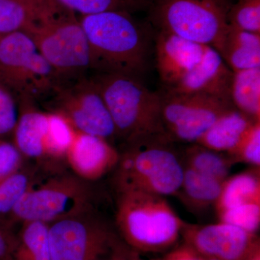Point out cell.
Segmentation results:
<instances>
[{"label":"cell","instance_id":"277c9868","mask_svg":"<svg viewBox=\"0 0 260 260\" xmlns=\"http://www.w3.org/2000/svg\"><path fill=\"white\" fill-rule=\"evenodd\" d=\"M92 79L107 104L117 138L126 145L165 135L158 92L149 90L140 78L128 75L99 73Z\"/></svg>","mask_w":260,"mask_h":260},{"label":"cell","instance_id":"1f68e13d","mask_svg":"<svg viewBox=\"0 0 260 260\" xmlns=\"http://www.w3.org/2000/svg\"><path fill=\"white\" fill-rule=\"evenodd\" d=\"M23 156L13 143L0 138V179L21 169Z\"/></svg>","mask_w":260,"mask_h":260},{"label":"cell","instance_id":"d6a6232c","mask_svg":"<svg viewBox=\"0 0 260 260\" xmlns=\"http://www.w3.org/2000/svg\"><path fill=\"white\" fill-rule=\"evenodd\" d=\"M149 259L144 257L141 253L130 247L118 237L117 239L104 255L96 260H158Z\"/></svg>","mask_w":260,"mask_h":260},{"label":"cell","instance_id":"f546056e","mask_svg":"<svg viewBox=\"0 0 260 260\" xmlns=\"http://www.w3.org/2000/svg\"><path fill=\"white\" fill-rule=\"evenodd\" d=\"M235 162L260 168V121H255L230 154Z\"/></svg>","mask_w":260,"mask_h":260},{"label":"cell","instance_id":"3957f363","mask_svg":"<svg viewBox=\"0 0 260 260\" xmlns=\"http://www.w3.org/2000/svg\"><path fill=\"white\" fill-rule=\"evenodd\" d=\"M175 144L165 135H156L126 145L114 169L116 192L137 191L165 198L176 196L184 165Z\"/></svg>","mask_w":260,"mask_h":260},{"label":"cell","instance_id":"d6986e66","mask_svg":"<svg viewBox=\"0 0 260 260\" xmlns=\"http://www.w3.org/2000/svg\"><path fill=\"white\" fill-rule=\"evenodd\" d=\"M260 203V168L251 167L223 181L221 191L215 204L216 213L249 204Z\"/></svg>","mask_w":260,"mask_h":260},{"label":"cell","instance_id":"f1b7e54d","mask_svg":"<svg viewBox=\"0 0 260 260\" xmlns=\"http://www.w3.org/2000/svg\"><path fill=\"white\" fill-rule=\"evenodd\" d=\"M219 221L256 234L260 225V203H249L216 213Z\"/></svg>","mask_w":260,"mask_h":260},{"label":"cell","instance_id":"6da1fadb","mask_svg":"<svg viewBox=\"0 0 260 260\" xmlns=\"http://www.w3.org/2000/svg\"><path fill=\"white\" fill-rule=\"evenodd\" d=\"M79 19L88 42L90 69L138 78L147 71L154 35L132 13L109 11Z\"/></svg>","mask_w":260,"mask_h":260},{"label":"cell","instance_id":"4fadbf2b","mask_svg":"<svg viewBox=\"0 0 260 260\" xmlns=\"http://www.w3.org/2000/svg\"><path fill=\"white\" fill-rule=\"evenodd\" d=\"M154 42L157 70L164 89L171 88L198 64L209 47L162 30H157Z\"/></svg>","mask_w":260,"mask_h":260},{"label":"cell","instance_id":"e0dca14e","mask_svg":"<svg viewBox=\"0 0 260 260\" xmlns=\"http://www.w3.org/2000/svg\"><path fill=\"white\" fill-rule=\"evenodd\" d=\"M255 121H258L232 108L222 114L195 143L230 155Z\"/></svg>","mask_w":260,"mask_h":260},{"label":"cell","instance_id":"8fae6325","mask_svg":"<svg viewBox=\"0 0 260 260\" xmlns=\"http://www.w3.org/2000/svg\"><path fill=\"white\" fill-rule=\"evenodd\" d=\"M117 238L89 213L48 225L51 260H96L110 249Z\"/></svg>","mask_w":260,"mask_h":260},{"label":"cell","instance_id":"7402d4cb","mask_svg":"<svg viewBox=\"0 0 260 260\" xmlns=\"http://www.w3.org/2000/svg\"><path fill=\"white\" fill-rule=\"evenodd\" d=\"M229 94L236 109L260 121V68L233 72Z\"/></svg>","mask_w":260,"mask_h":260},{"label":"cell","instance_id":"ba28073f","mask_svg":"<svg viewBox=\"0 0 260 260\" xmlns=\"http://www.w3.org/2000/svg\"><path fill=\"white\" fill-rule=\"evenodd\" d=\"M0 83L19 100L52 93L59 78L25 32L0 37Z\"/></svg>","mask_w":260,"mask_h":260},{"label":"cell","instance_id":"8992f818","mask_svg":"<svg viewBox=\"0 0 260 260\" xmlns=\"http://www.w3.org/2000/svg\"><path fill=\"white\" fill-rule=\"evenodd\" d=\"M233 0H152L149 22L191 42L217 49L226 32Z\"/></svg>","mask_w":260,"mask_h":260},{"label":"cell","instance_id":"8d00e7d4","mask_svg":"<svg viewBox=\"0 0 260 260\" xmlns=\"http://www.w3.org/2000/svg\"><path fill=\"white\" fill-rule=\"evenodd\" d=\"M205 260H218L215 259H210V258H208V259H205Z\"/></svg>","mask_w":260,"mask_h":260},{"label":"cell","instance_id":"ac0fdd59","mask_svg":"<svg viewBox=\"0 0 260 260\" xmlns=\"http://www.w3.org/2000/svg\"><path fill=\"white\" fill-rule=\"evenodd\" d=\"M215 50L232 72L260 68V34L229 25Z\"/></svg>","mask_w":260,"mask_h":260},{"label":"cell","instance_id":"e575fe53","mask_svg":"<svg viewBox=\"0 0 260 260\" xmlns=\"http://www.w3.org/2000/svg\"><path fill=\"white\" fill-rule=\"evenodd\" d=\"M158 260H205L196 251L189 245L183 242L179 246L166 253L165 255Z\"/></svg>","mask_w":260,"mask_h":260},{"label":"cell","instance_id":"2e32d148","mask_svg":"<svg viewBox=\"0 0 260 260\" xmlns=\"http://www.w3.org/2000/svg\"><path fill=\"white\" fill-rule=\"evenodd\" d=\"M34 101L19 100V112L13 132V142L22 156L31 159L45 157L44 140L48 127L47 113L38 109Z\"/></svg>","mask_w":260,"mask_h":260},{"label":"cell","instance_id":"4dcf8cb0","mask_svg":"<svg viewBox=\"0 0 260 260\" xmlns=\"http://www.w3.org/2000/svg\"><path fill=\"white\" fill-rule=\"evenodd\" d=\"M17 119L18 113L14 95L0 83V138L13 133Z\"/></svg>","mask_w":260,"mask_h":260},{"label":"cell","instance_id":"484cf974","mask_svg":"<svg viewBox=\"0 0 260 260\" xmlns=\"http://www.w3.org/2000/svg\"><path fill=\"white\" fill-rule=\"evenodd\" d=\"M77 15L97 14L109 11L133 13L148 10L152 0H56Z\"/></svg>","mask_w":260,"mask_h":260},{"label":"cell","instance_id":"5bb4252c","mask_svg":"<svg viewBox=\"0 0 260 260\" xmlns=\"http://www.w3.org/2000/svg\"><path fill=\"white\" fill-rule=\"evenodd\" d=\"M119 158L120 152L110 142L78 131L65 156L73 174L87 182L114 170Z\"/></svg>","mask_w":260,"mask_h":260},{"label":"cell","instance_id":"ffe728a7","mask_svg":"<svg viewBox=\"0 0 260 260\" xmlns=\"http://www.w3.org/2000/svg\"><path fill=\"white\" fill-rule=\"evenodd\" d=\"M223 184V181L184 167L182 181L176 196L188 208L205 210L215 206Z\"/></svg>","mask_w":260,"mask_h":260},{"label":"cell","instance_id":"30bf717a","mask_svg":"<svg viewBox=\"0 0 260 260\" xmlns=\"http://www.w3.org/2000/svg\"><path fill=\"white\" fill-rule=\"evenodd\" d=\"M54 111L64 116L77 131L112 143L117 133L102 94L92 78H80L54 88Z\"/></svg>","mask_w":260,"mask_h":260},{"label":"cell","instance_id":"83f0119b","mask_svg":"<svg viewBox=\"0 0 260 260\" xmlns=\"http://www.w3.org/2000/svg\"><path fill=\"white\" fill-rule=\"evenodd\" d=\"M228 22L235 28L260 34V0H233Z\"/></svg>","mask_w":260,"mask_h":260},{"label":"cell","instance_id":"836d02e7","mask_svg":"<svg viewBox=\"0 0 260 260\" xmlns=\"http://www.w3.org/2000/svg\"><path fill=\"white\" fill-rule=\"evenodd\" d=\"M18 242L13 225L0 223V260H10Z\"/></svg>","mask_w":260,"mask_h":260},{"label":"cell","instance_id":"cb8c5ba5","mask_svg":"<svg viewBox=\"0 0 260 260\" xmlns=\"http://www.w3.org/2000/svg\"><path fill=\"white\" fill-rule=\"evenodd\" d=\"M22 224L10 260H51L47 224L35 221Z\"/></svg>","mask_w":260,"mask_h":260},{"label":"cell","instance_id":"d4e9b609","mask_svg":"<svg viewBox=\"0 0 260 260\" xmlns=\"http://www.w3.org/2000/svg\"><path fill=\"white\" fill-rule=\"evenodd\" d=\"M48 127L44 140L45 157L61 158L66 156L75 139L77 130L60 113H47Z\"/></svg>","mask_w":260,"mask_h":260},{"label":"cell","instance_id":"5b68a950","mask_svg":"<svg viewBox=\"0 0 260 260\" xmlns=\"http://www.w3.org/2000/svg\"><path fill=\"white\" fill-rule=\"evenodd\" d=\"M22 32L30 37L59 78L90 69L88 42L79 17L59 3Z\"/></svg>","mask_w":260,"mask_h":260},{"label":"cell","instance_id":"d590c367","mask_svg":"<svg viewBox=\"0 0 260 260\" xmlns=\"http://www.w3.org/2000/svg\"><path fill=\"white\" fill-rule=\"evenodd\" d=\"M247 260H260V247L256 249Z\"/></svg>","mask_w":260,"mask_h":260},{"label":"cell","instance_id":"52a82bcc","mask_svg":"<svg viewBox=\"0 0 260 260\" xmlns=\"http://www.w3.org/2000/svg\"><path fill=\"white\" fill-rule=\"evenodd\" d=\"M91 190L88 182L74 174L51 178L30 185L19 200L6 223L41 222L49 225L63 219L90 213Z\"/></svg>","mask_w":260,"mask_h":260},{"label":"cell","instance_id":"603a6c76","mask_svg":"<svg viewBox=\"0 0 260 260\" xmlns=\"http://www.w3.org/2000/svg\"><path fill=\"white\" fill-rule=\"evenodd\" d=\"M184 167L220 181L229 177L236 164L229 154L220 153L197 143H191L181 153Z\"/></svg>","mask_w":260,"mask_h":260},{"label":"cell","instance_id":"7a4b0ae2","mask_svg":"<svg viewBox=\"0 0 260 260\" xmlns=\"http://www.w3.org/2000/svg\"><path fill=\"white\" fill-rule=\"evenodd\" d=\"M115 216L121 240L141 254L171 250L186 223L165 197L143 191L117 192Z\"/></svg>","mask_w":260,"mask_h":260},{"label":"cell","instance_id":"4316f807","mask_svg":"<svg viewBox=\"0 0 260 260\" xmlns=\"http://www.w3.org/2000/svg\"><path fill=\"white\" fill-rule=\"evenodd\" d=\"M31 184L28 174L21 169L0 179V223H6L19 200Z\"/></svg>","mask_w":260,"mask_h":260},{"label":"cell","instance_id":"7c38bea8","mask_svg":"<svg viewBox=\"0 0 260 260\" xmlns=\"http://www.w3.org/2000/svg\"><path fill=\"white\" fill-rule=\"evenodd\" d=\"M181 238L205 259L247 260L260 247L256 234L221 221L205 225L185 223Z\"/></svg>","mask_w":260,"mask_h":260},{"label":"cell","instance_id":"9a60e30c","mask_svg":"<svg viewBox=\"0 0 260 260\" xmlns=\"http://www.w3.org/2000/svg\"><path fill=\"white\" fill-rule=\"evenodd\" d=\"M233 72L220 54L208 47L204 55L194 67L171 88L164 89L172 93L200 94L230 101V85Z\"/></svg>","mask_w":260,"mask_h":260},{"label":"cell","instance_id":"9c48e42d","mask_svg":"<svg viewBox=\"0 0 260 260\" xmlns=\"http://www.w3.org/2000/svg\"><path fill=\"white\" fill-rule=\"evenodd\" d=\"M165 135L174 143H195L222 114L234 108L225 99L200 95L158 92Z\"/></svg>","mask_w":260,"mask_h":260},{"label":"cell","instance_id":"44dd1931","mask_svg":"<svg viewBox=\"0 0 260 260\" xmlns=\"http://www.w3.org/2000/svg\"><path fill=\"white\" fill-rule=\"evenodd\" d=\"M56 3V0H0V37L23 31Z\"/></svg>","mask_w":260,"mask_h":260}]
</instances>
